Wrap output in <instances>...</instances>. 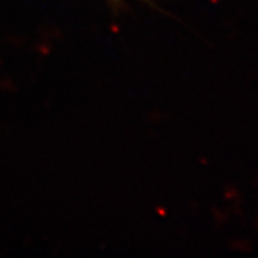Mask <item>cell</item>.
Here are the masks:
<instances>
[{
    "label": "cell",
    "mask_w": 258,
    "mask_h": 258,
    "mask_svg": "<svg viewBox=\"0 0 258 258\" xmlns=\"http://www.w3.org/2000/svg\"><path fill=\"white\" fill-rule=\"evenodd\" d=\"M109 3L112 5V8L115 9V11H117L118 8H120V5L123 4V2L122 0H109Z\"/></svg>",
    "instance_id": "obj_1"
}]
</instances>
